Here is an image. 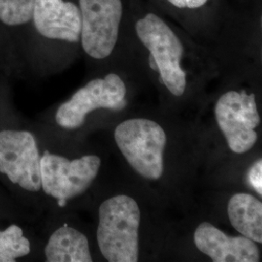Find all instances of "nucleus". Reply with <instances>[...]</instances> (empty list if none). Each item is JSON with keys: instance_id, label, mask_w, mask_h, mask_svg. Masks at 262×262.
Instances as JSON below:
<instances>
[{"instance_id": "f257e3e1", "label": "nucleus", "mask_w": 262, "mask_h": 262, "mask_svg": "<svg viewBox=\"0 0 262 262\" xmlns=\"http://www.w3.org/2000/svg\"><path fill=\"white\" fill-rule=\"evenodd\" d=\"M140 219L139 206L130 196L117 195L100 205L97 243L108 261H138Z\"/></svg>"}, {"instance_id": "f03ea898", "label": "nucleus", "mask_w": 262, "mask_h": 262, "mask_svg": "<svg viewBox=\"0 0 262 262\" xmlns=\"http://www.w3.org/2000/svg\"><path fill=\"white\" fill-rule=\"evenodd\" d=\"M115 140L131 167L141 176L148 180L162 176L167 137L159 123L147 119L127 120L117 126Z\"/></svg>"}, {"instance_id": "7ed1b4c3", "label": "nucleus", "mask_w": 262, "mask_h": 262, "mask_svg": "<svg viewBox=\"0 0 262 262\" xmlns=\"http://www.w3.org/2000/svg\"><path fill=\"white\" fill-rule=\"evenodd\" d=\"M137 36L149 50L161 82L176 96L187 86V73L181 67L184 47L178 36L159 16L150 13L135 25Z\"/></svg>"}, {"instance_id": "20e7f679", "label": "nucleus", "mask_w": 262, "mask_h": 262, "mask_svg": "<svg viewBox=\"0 0 262 262\" xmlns=\"http://www.w3.org/2000/svg\"><path fill=\"white\" fill-rule=\"evenodd\" d=\"M40 165L41 189L63 207L67 200L84 193L91 187L100 168L101 159L97 156H84L69 160L46 150L41 157Z\"/></svg>"}, {"instance_id": "39448f33", "label": "nucleus", "mask_w": 262, "mask_h": 262, "mask_svg": "<svg viewBox=\"0 0 262 262\" xmlns=\"http://www.w3.org/2000/svg\"><path fill=\"white\" fill-rule=\"evenodd\" d=\"M125 95V84L115 73L92 80L59 106L56 123L66 129H75L82 126L86 116L96 109L121 111L127 105Z\"/></svg>"}, {"instance_id": "423d86ee", "label": "nucleus", "mask_w": 262, "mask_h": 262, "mask_svg": "<svg viewBox=\"0 0 262 262\" xmlns=\"http://www.w3.org/2000/svg\"><path fill=\"white\" fill-rule=\"evenodd\" d=\"M41 156L34 135L27 130H0V173L29 191L41 189Z\"/></svg>"}, {"instance_id": "0eeeda50", "label": "nucleus", "mask_w": 262, "mask_h": 262, "mask_svg": "<svg viewBox=\"0 0 262 262\" xmlns=\"http://www.w3.org/2000/svg\"><path fill=\"white\" fill-rule=\"evenodd\" d=\"M215 114L230 150L244 154L253 148L257 141L254 128L260 123L254 94L228 92L217 100Z\"/></svg>"}, {"instance_id": "6e6552de", "label": "nucleus", "mask_w": 262, "mask_h": 262, "mask_svg": "<svg viewBox=\"0 0 262 262\" xmlns=\"http://www.w3.org/2000/svg\"><path fill=\"white\" fill-rule=\"evenodd\" d=\"M82 16L81 41L84 52L95 59L112 54L119 37L122 0H79Z\"/></svg>"}, {"instance_id": "1a4fd4ad", "label": "nucleus", "mask_w": 262, "mask_h": 262, "mask_svg": "<svg viewBox=\"0 0 262 262\" xmlns=\"http://www.w3.org/2000/svg\"><path fill=\"white\" fill-rule=\"evenodd\" d=\"M32 19L38 32L44 37L71 43L81 39V11L73 2L35 0Z\"/></svg>"}, {"instance_id": "9d476101", "label": "nucleus", "mask_w": 262, "mask_h": 262, "mask_svg": "<svg viewBox=\"0 0 262 262\" xmlns=\"http://www.w3.org/2000/svg\"><path fill=\"white\" fill-rule=\"evenodd\" d=\"M194 243L214 262L259 261V251L253 240L243 235L230 237L209 223L198 225Z\"/></svg>"}, {"instance_id": "9b49d317", "label": "nucleus", "mask_w": 262, "mask_h": 262, "mask_svg": "<svg viewBox=\"0 0 262 262\" xmlns=\"http://www.w3.org/2000/svg\"><path fill=\"white\" fill-rule=\"evenodd\" d=\"M49 262H92L89 241L85 235L64 225L51 235L45 247Z\"/></svg>"}, {"instance_id": "f8f14e48", "label": "nucleus", "mask_w": 262, "mask_h": 262, "mask_svg": "<svg viewBox=\"0 0 262 262\" xmlns=\"http://www.w3.org/2000/svg\"><path fill=\"white\" fill-rule=\"evenodd\" d=\"M230 223L241 234L255 243L262 242V203L248 193H237L227 205Z\"/></svg>"}, {"instance_id": "ddd939ff", "label": "nucleus", "mask_w": 262, "mask_h": 262, "mask_svg": "<svg viewBox=\"0 0 262 262\" xmlns=\"http://www.w3.org/2000/svg\"><path fill=\"white\" fill-rule=\"evenodd\" d=\"M30 242L19 225L0 230V262H15L30 253Z\"/></svg>"}, {"instance_id": "4468645a", "label": "nucleus", "mask_w": 262, "mask_h": 262, "mask_svg": "<svg viewBox=\"0 0 262 262\" xmlns=\"http://www.w3.org/2000/svg\"><path fill=\"white\" fill-rule=\"evenodd\" d=\"M35 0H0V20L10 27L21 26L32 18Z\"/></svg>"}, {"instance_id": "2eb2a0df", "label": "nucleus", "mask_w": 262, "mask_h": 262, "mask_svg": "<svg viewBox=\"0 0 262 262\" xmlns=\"http://www.w3.org/2000/svg\"><path fill=\"white\" fill-rule=\"evenodd\" d=\"M248 179L251 186L255 189V191L262 195V160H257L252 168L250 169Z\"/></svg>"}, {"instance_id": "dca6fc26", "label": "nucleus", "mask_w": 262, "mask_h": 262, "mask_svg": "<svg viewBox=\"0 0 262 262\" xmlns=\"http://www.w3.org/2000/svg\"><path fill=\"white\" fill-rule=\"evenodd\" d=\"M167 1L178 8L195 9L206 4L208 0H167Z\"/></svg>"}]
</instances>
